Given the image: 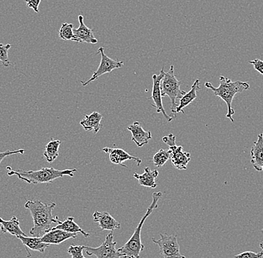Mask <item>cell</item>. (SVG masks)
<instances>
[{
	"mask_svg": "<svg viewBox=\"0 0 263 258\" xmlns=\"http://www.w3.org/2000/svg\"><path fill=\"white\" fill-rule=\"evenodd\" d=\"M57 207L55 203L44 204L40 200H29L25 208L30 211L33 219V226L30 234L41 237L61 223L57 216L52 215V210Z\"/></svg>",
	"mask_w": 263,
	"mask_h": 258,
	"instance_id": "obj_1",
	"label": "cell"
},
{
	"mask_svg": "<svg viewBox=\"0 0 263 258\" xmlns=\"http://www.w3.org/2000/svg\"><path fill=\"white\" fill-rule=\"evenodd\" d=\"M8 175L9 176L15 175L20 180L24 181L28 184L50 183L53 181L57 180L59 177L67 176L73 177L74 172L77 169L73 170H59L52 168V167H45L37 171H26L23 170H13L11 167H8Z\"/></svg>",
	"mask_w": 263,
	"mask_h": 258,
	"instance_id": "obj_2",
	"label": "cell"
},
{
	"mask_svg": "<svg viewBox=\"0 0 263 258\" xmlns=\"http://www.w3.org/2000/svg\"><path fill=\"white\" fill-rule=\"evenodd\" d=\"M205 88L213 90L215 96H219L228 105V113L226 117L231 122H234L233 118L235 111L232 107L233 98L237 93H241L250 88L249 84L246 82H233L229 78L221 75L220 77V85L218 88H215L210 82H205Z\"/></svg>",
	"mask_w": 263,
	"mask_h": 258,
	"instance_id": "obj_3",
	"label": "cell"
},
{
	"mask_svg": "<svg viewBox=\"0 0 263 258\" xmlns=\"http://www.w3.org/2000/svg\"><path fill=\"white\" fill-rule=\"evenodd\" d=\"M162 192H155L153 193V201L146 212L144 216L141 219L139 224L135 229L134 233L132 235L130 239L127 241L122 247L118 249L120 254L122 258H140L141 251L144 250V246L141 243V232L143 225L146 220L149 217V215L154 212L156 208H158V202L162 197Z\"/></svg>",
	"mask_w": 263,
	"mask_h": 258,
	"instance_id": "obj_4",
	"label": "cell"
},
{
	"mask_svg": "<svg viewBox=\"0 0 263 258\" xmlns=\"http://www.w3.org/2000/svg\"><path fill=\"white\" fill-rule=\"evenodd\" d=\"M180 85L181 82L176 78L175 75H174V67L172 65L168 72L167 73L164 72L163 78L161 82L160 88L162 96H168L169 100H171V103H172L171 110L174 113V117H175L176 108L178 105L177 103V98L180 100L182 96L186 93V92L181 90Z\"/></svg>",
	"mask_w": 263,
	"mask_h": 258,
	"instance_id": "obj_5",
	"label": "cell"
},
{
	"mask_svg": "<svg viewBox=\"0 0 263 258\" xmlns=\"http://www.w3.org/2000/svg\"><path fill=\"white\" fill-rule=\"evenodd\" d=\"M162 141L169 146L171 160L177 170H187V165L191 161V154L184 152L182 146L176 145V137L173 134L162 137Z\"/></svg>",
	"mask_w": 263,
	"mask_h": 258,
	"instance_id": "obj_6",
	"label": "cell"
},
{
	"mask_svg": "<svg viewBox=\"0 0 263 258\" xmlns=\"http://www.w3.org/2000/svg\"><path fill=\"white\" fill-rule=\"evenodd\" d=\"M117 243L114 241L113 231L107 235L104 242L99 247L93 248L84 246V249L88 255L95 256L97 258H122L118 249Z\"/></svg>",
	"mask_w": 263,
	"mask_h": 258,
	"instance_id": "obj_7",
	"label": "cell"
},
{
	"mask_svg": "<svg viewBox=\"0 0 263 258\" xmlns=\"http://www.w3.org/2000/svg\"><path fill=\"white\" fill-rule=\"evenodd\" d=\"M152 241L159 246L163 258H185L181 254L180 245L176 235L160 234V239L152 238Z\"/></svg>",
	"mask_w": 263,
	"mask_h": 258,
	"instance_id": "obj_8",
	"label": "cell"
},
{
	"mask_svg": "<svg viewBox=\"0 0 263 258\" xmlns=\"http://www.w3.org/2000/svg\"><path fill=\"white\" fill-rule=\"evenodd\" d=\"M100 53L101 55V62H100V66H99L98 70L92 75L91 78L89 80H88L87 82H81L82 85L84 87L89 85L92 82H95V80H98L99 77L101 76V75H104L106 73H111L115 69L121 68L124 65L123 62L115 61L107 56L104 52V48L103 47H100L99 48L98 53L97 54Z\"/></svg>",
	"mask_w": 263,
	"mask_h": 258,
	"instance_id": "obj_9",
	"label": "cell"
},
{
	"mask_svg": "<svg viewBox=\"0 0 263 258\" xmlns=\"http://www.w3.org/2000/svg\"><path fill=\"white\" fill-rule=\"evenodd\" d=\"M164 67H162V70H160L159 75L154 74L153 75V80H154V85H153L152 96L151 98L154 100V104H152L153 107L156 108V112L162 113L163 114L164 117L165 118L166 121L167 122H172L174 120V116H169L166 113L164 110L163 103H162V93H161V82L164 77Z\"/></svg>",
	"mask_w": 263,
	"mask_h": 258,
	"instance_id": "obj_10",
	"label": "cell"
},
{
	"mask_svg": "<svg viewBox=\"0 0 263 258\" xmlns=\"http://www.w3.org/2000/svg\"><path fill=\"white\" fill-rule=\"evenodd\" d=\"M93 222L98 223L101 231H114L120 229L121 224L108 212H100L96 210L93 214Z\"/></svg>",
	"mask_w": 263,
	"mask_h": 258,
	"instance_id": "obj_11",
	"label": "cell"
},
{
	"mask_svg": "<svg viewBox=\"0 0 263 258\" xmlns=\"http://www.w3.org/2000/svg\"><path fill=\"white\" fill-rule=\"evenodd\" d=\"M103 152L108 153L109 155L110 162L117 165L123 166V167H127L123 164L126 161L133 160L137 163V165H141L142 161L139 157H134L121 149H111V148L106 147L103 148Z\"/></svg>",
	"mask_w": 263,
	"mask_h": 258,
	"instance_id": "obj_12",
	"label": "cell"
},
{
	"mask_svg": "<svg viewBox=\"0 0 263 258\" xmlns=\"http://www.w3.org/2000/svg\"><path fill=\"white\" fill-rule=\"evenodd\" d=\"M127 129L132 133V141L138 147H142L147 145L149 140L152 139L151 131H144L139 122H135L131 126H128Z\"/></svg>",
	"mask_w": 263,
	"mask_h": 258,
	"instance_id": "obj_13",
	"label": "cell"
},
{
	"mask_svg": "<svg viewBox=\"0 0 263 258\" xmlns=\"http://www.w3.org/2000/svg\"><path fill=\"white\" fill-rule=\"evenodd\" d=\"M251 163L258 172H263V134L258 135L251 150Z\"/></svg>",
	"mask_w": 263,
	"mask_h": 258,
	"instance_id": "obj_14",
	"label": "cell"
},
{
	"mask_svg": "<svg viewBox=\"0 0 263 258\" xmlns=\"http://www.w3.org/2000/svg\"><path fill=\"white\" fill-rule=\"evenodd\" d=\"M79 234H72L62 230L52 228L49 232L46 233L44 236H41V239L43 242L47 244L59 245L68 239L77 237Z\"/></svg>",
	"mask_w": 263,
	"mask_h": 258,
	"instance_id": "obj_15",
	"label": "cell"
},
{
	"mask_svg": "<svg viewBox=\"0 0 263 258\" xmlns=\"http://www.w3.org/2000/svg\"><path fill=\"white\" fill-rule=\"evenodd\" d=\"M17 239L22 242L26 247V250L27 251V257L31 256L29 249L32 251H39V252L44 254L45 252L46 249L48 248L49 244L43 242L41 237H36V236H28L26 235H21V236H16Z\"/></svg>",
	"mask_w": 263,
	"mask_h": 258,
	"instance_id": "obj_16",
	"label": "cell"
},
{
	"mask_svg": "<svg viewBox=\"0 0 263 258\" xmlns=\"http://www.w3.org/2000/svg\"><path fill=\"white\" fill-rule=\"evenodd\" d=\"M79 22H80L79 28L73 29L76 37L79 39L80 42L88 43V44H98V40L93 35V30L89 29L88 26H85V24H84L83 16H79Z\"/></svg>",
	"mask_w": 263,
	"mask_h": 258,
	"instance_id": "obj_17",
	"label": "cell"
},
{
	"mask_svg": "<svg viewBox=\"0 0 263 258\" xmlns=\"http://www.w3.org/2000/svg\"><path fill=\"white\" fill-rule=\"evenodd\" d=\"M200 80H196L192 85V88L189 92L185 93L180 100V103L176 108L175 113H184L183 109L185 107L190 105L192 102L195 101L197 97V91L200 90Z\"/></svg>",
	"mask_w": 263,
	"mask_h": 258,
	"instance_id": "obj_18",
	"label": "cell"
},
{
	"mask_svg": "<svg viewBox=\"0 0 263 258\" xmlns=\"http://www.w3.org/2000/svg\"><path fill=\"white\" fill-rule=\"evenodd\" d=\"M159 176V172L156 170H151L149 167L144 168V172L141 175L135 173L133 177L139 181V184L144 187H149V188H156L157 184L156 183V179Z\"/></svg>",
	"mask_w": 263,
	"mask_h": 258,
	"instance_id": "obj_19",
	"label": "cell"
},
{
	"mask_svg": "<svg viewBox=\"0 0 263 258\" xmlns=\"http://www.w3.org/2000/svg\"><path fill=\"white\" fill-rule=\"evenodd\" d=\"M103 115L98 111H93L90 115H85V119L80 122V125L85 131H93L95 134L98 133L100 129V123Z\"/></svg>",
	"mask_w": 263,
	"mask_h": 258,
	"instance_id": "obj_20",
	"label": "cell"
},
{
	"mask_svg": "<svg viewBox=\"0 0 263 258\" xmlns=\"http://www.w3.org/2000/svg\"><path fill=\"white\" fill-rule=\"evenodd\" d=\"M0 228L2 233H9L10 234L15 236L26 235L20 226V221L16 216H13L9 221H6L0 217Z\"/></svg>",
	"mask_w": 263,
	"mask_h": 258,
	"instance_id": "obj_21",
	"label": "cell"
},
{
	"mask_svg": "<svg viewBox=\"0 0 263 258\" xmlns=\"http://www.w3.org/2000/svg\"><path fill=\"white\" fill-rule=\"evenodd\" d=\"M54 229H60L62 231H67V232L72 233V234H81L85 236V237L90 236L88 233L85 232L84 230H82L79 225L74 222V218L70 216L67 217V220L64 222H61L59 224L54 227Z\"/></svg>",
	"mask_w": 263,
	"mask_h": 258,
	"instance_id": "obj_22",
	"label": "cell"
},
{
	"mask_svg": "<svg viewBox=\"0 0 263 258\" xmlns=\"http://www.w3.org/2000/svg\"><path fill=\"white\" fill-rule=\"evenodd\" d=\"M62 141L59 140H51L45 146L44 156L48 163H52L59 157V150Z\"/></svg>",
	"mask_w": 263,
	"mask_h": 258,
	"instance_id": "obj_23",
	"label": "cell"
},
{
	"mask_svg": "<svg viewBox=\"0 0 263 258\" xmlns=\"http://www.w3.org/2000/svg\"><path fill=\"white\" fill-rule=\"evenodd\" d=\"M73 29V24L65 23L62 25V27L59 30V37L64 41H73L76 42L81 43L79 39L76 37Z\"/></svg>",
	"mask_w": 263,
	"mask_h": 258,
	"instance_id": "obj_24",
	"label": "cell"
},
{
	"mask_svg": "<svg viewBox=\"0 0 263 258\" xmlns=\"http://www.w3.org/2000/svg\"><path fill=\"white\" fill-rule=\"evenodd\" d=\"M169 159H171L170 150L160 149L153 157V162L156 167H162Z\"/></svg>",
	"mask_w": 263,
	"mask_h": 258,
	"instance_id": "obj_25",
	"label": "cell"
},
{
	"mask_svg": "<svg viewBox=\"0 0 263 258\" xmlns=\"http://www.w3.org/2000/svg\"><path fill=\"white\" fill-rule=\"evenodd\" d=\"M11 44H0V62H2L4 67H9L11 65V62L8 59V50L11 49Z\"/></svg>",
	"mask_w": 263,
	"mask_h": 258,
	"instance_id": "obj_26",
	"label": "cell"
},
{
	"mask_svg": "<svg viewBox=\"0 0 263 258\" xmlns=\"http://www.w3.org/2000/svg\"><path fill=\"white\" fill-rule=\"evenodd\" d=\"M84 246H70L67 252L71 255V258H85L83 255Z\"/></svg>",
	"mask_w": 263,
	"mask_h": 258,
	"instance_id": "obj_27",
	"label": "cell"
},
{
	"mask_svg": "<svg viewBox=\"0 0 263 258\" xmlns=\"http://www.w3.org/2000/svg\"><path fill=\"white\" fill-rule=\"evenodd\" d=\"M263 257V251L259 253L253 252V251H246L241 254L235 255L234 258H262Z\"/></svg>",
	"mask_w": 263,
	"mask_h": 258,
	"instance_id": "obj_28",
	"label": "cell"
},
{
	"mask_svg": "<svg viewBox=\"0 0 263 258\" xmlns=\"http://www.w3.org/2000/svg\"><path fill=\"white\" fill-rule=\"evenodd\" d=\"M25 153V149H20V150L16 151H5V152H0V164L8 156L14 155V154H24Z\"/></svg>",
	"mask_w": 263,
	"mask_h": 258,
	"instance_id": "obj_29",
	"label": "cell"
},
{
	"mask_svg": "<svg viewBox=\"0 0 263 258\" xmlns=\"http://www.w3.org/2000/svg\"><path fill=\"white\" fill-rule=\"evenodd\" d=\"M249 63L254 66L255 70L263 75V61L256 58L254 60L250 61Z\"/></svg>",
	"mask_w": 263,
	"mask_h": 258,
	"instance_id": "obj_30",
	"label": "cell"
},
{
	"mask_svg": "<svg viewBox=\"0 0 263 258\" xmlns=\"http://www.w3.org/2000/svg\"><path fill=\"white\" fill-rule=\"evenodd\" d=\"M27 6L29 8H32L36 13L39 12V5H40L41 0H25Z\"/></svg>",
	"mask_w": 263,
	"mask_h": 258,
	"instance_id": "obj_31",
	"label": "cell"
},
{
	"mask_svg": "<svg viewBox=\"0 0 263 258\" xmlns=\"http://www.w3.org/2000/svg\"><path fill=\"white\" fill-rule=\"evenodd\" d=\"M259 247H260V249H262V251H263V242L259 244Z\"/></svg>",
	"mask_w": 263,
	"mask_h": 258,
	"instance_id": "obj_32",
	"label": "cell"
}]
</instances>
